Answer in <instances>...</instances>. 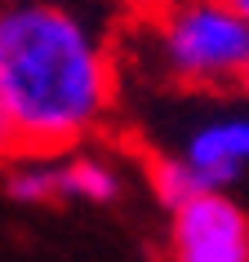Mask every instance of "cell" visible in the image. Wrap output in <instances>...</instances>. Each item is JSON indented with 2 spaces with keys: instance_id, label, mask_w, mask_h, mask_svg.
<instances>
[{
  "instance_id": "cell-2",
  "label": "cell",
  "mask_w": 249,
  "mask_h": 262,
  "mask_svg": "<svg viewBox=\"0 0 249 262\" xmlns=\"http://www.w3.org/2000/svg\"><path fill=\"white\" fill-rule=\"evenodd\" d=\"M152 49L174 84H245L249 23L236 14L232 0H160L152 18Z\"/></svg>"
},
{
  "instance_id": "cell-1",
  "label": "cell",
  "mask_w": 249,
  "mask_h": 262,
  "mask_svg": "<svg viewBox=\"0 0 249 262\" xmlns=\"http://www.w3.org/2000/svg\"><path fill=\"white\" fill-rule=\"evenodd\" d=\"M0 102L23 151H76L116 102L111 49L67 0H0Z\"/></svg>"
},
{
  "instance_id": "cell-7",
  "label": "cell",
  "mask_w": 249,
  "mask_h": 262,
  "mask_svg": "<svg viewBox=\"0 0 249 262\" xmlns=\"http://www.w3.org/2000/svg\"><path fill=\"white\" fill-rule=\"evenodd\" d=\"M147 182H152L156 200L174 213L178 205H187V200H196V195H205V182H200V173H196L182 156H156L152 165H147Z\"/></svg>"
},
{
  "instance_id": "cell-4",
  "label": "cell",
  "mask_w": 249,
  "mask_h": 262,
  "mask_svg": "<svg viewBox=\"0 0 249 262\" xmlns=\"http://www.w3.org/2000/svg\"><path fill=\"white\" fill-rule=\"evenodd\" d=\"M182 160L200 173L205 191H222L240 178V169L249 165V116H232V120H209L200 124L187 147Z\"/></svg>"
},
{
  "instance_id": "cell-6",
  "label": "cell",
  "mask_w": 249,
  "mask_h": 262,
  "mask_svg": "<svg viewBox=\"0 0 249 262\" xmlns=\"http://www.w3.org/2000/svg\"><path fill=\"white\" fill-rule=\"evenodd\" d=\"M120 195V169L98 151H63V200L107 205Z\"/></svg>"
},
{
  "instance_id": "cell-8",
  "label": "cell",
  "mask_w": 249,
  "mask_h": 262,
  "mask_svg": "<svg viewBox=\"0 0 249 262\" xmlns=\"http://www.w3.org/2000/svg\"><path fill=\"white\" fill-rule=\"evenodd\" d=\"M18 151H23V142H18V129H14V120H9L5 102H0V160H14Z\"/></svg>"
},
{
  "instance_id": "cell-10",
  "label": "cell",
  "mask_w": 249,
  "mask_h": 262,
  "mask_svg": "<svg viewBox=\"0 0 249 262\" xmlns=\"http://www.w3.org/2000/svg\"><path fill=\"white\" fill-rule=\"evenodd\" d=\"M245 89H249V71H245Z\"/></svg>"
},
{
  "instance_id": "cell-3",
  "label": "cell",
  "mask_w": 249,
  "mask_h": 262,
  "mask_svg": "<svg viewBox=\"0 0 249 262\" xmlns=\"http://www.w3.org/2000/svg\"><path fill=\"white\" fill-rule=\"evenodd\" d=\"M169 262H249V218L222 191L169 213Z\"/></svg>"
},
{
  "instance_id": "cell-5",
  "label": "cell",
  "mask_w": 249,
  "mask_h": 262,
  "mask_svg": "<svg viewBox=\"0 0 249 262\" xmlns=\"http://www.w3.org/2000/svg\"><path fill=\"white\" fill-rule=\"evenodd\" d=\"M5 191L14 205H63V156L18 151L5 173Z\"/></svg>"
},
{
  "instance_id": "cell-9",
  "label": "cell",
  "mask_w": 249,
  "mask_h": 262,
  "mask_svg": "<svg viewBox=\"0 0 249 262\" xmlns=\"http://www.w3.org/2000/svg\"><path fill=\"white\" fill-rule=\"evenodd\" d=\"M232 5H236V14H240V18L249 23V0H232Z\"/></svg>"
}]
</instances>
